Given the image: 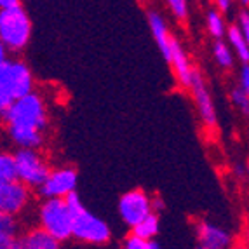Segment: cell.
<instances>
[{
	"label": "cell",
	"mask_w": 249,
	"mask_h": 249,
	"mask_svg": "<svg viewBox=\"0 0 249 249\" xmlns=\"http://www.w3.org/2000/svg\"><path fill=\"white\" fill-rule=\"evenodd\" d=\"M0 121L7 129L11 142L18 148H42L49 125V108L38 91L21 96L0 113Z\"/></svg>",
	"instance_id": "6da1fadb"
},
{
	"label": "cell",
	"mask_w": 249,
	"mask_h": 249,
	"mask_svg": "<svg viewBox=\"0 0 249 249\" xmlns=\"http://www.w3.org/2000/svg\"><path fill=\"white\" fill-rule=\"evenodd\" d=\"M67 202L71 209L73 225H71V239L82 244L103 246L112 239V229L100 216L92 214L86 206L77 192L67 197Z\"/></svg>",
	"instance_id": "7a4b0ae2"
},
{
	"label": "cell",
	"mask_w": 249,
	"mask_h": 249,
	"mask_svg": "<svg viewBox=\"0 0 249 249\" xmlns=\"http://www.w3.org/2000/svg\"><path fill=\"white\" fill-rule=\"evenodd\" d=\"M35 89V77L28 63L7 58L0 65V113L21 96Z\"/></svg>",
	"instance_id": "3957f363"
},
{
	"label": "cell",
	"mask_w": 249,
	"mask_h": 249,
	"mask_svg": "<svg viewBox=\"0 0 249 249\" xmlns=\"http://www.w3.org/2000/svg\"><path fill=\"white\" fill-rule=\"evenodd\" d=\"M32 40V19L23 5L0 9V42L9 54H21Z\"/></svg>",
	"instance_id": "277c9868"
},
{
	"label": "cell",
	"mask_w": 249,
	"mask_h": 249,
	"mask_svg": "<svg viewBox=\"0 0 249 249\" xmlns=\"http://www.w3.org/2000/svg\"><path fill=\"white\" fill-rule=\"evenodd\" d=\"M73 216L67 199H42L37 208V227L46 230L58 242L71 239Z\"/></svg>",
	"instance_id": "5b68a950"
},
{
	"label": "cell",
	"mask_w": 249,
	"mask_h": 249,
	"mask_svg": "<svg viewBox=\"0 0 249 249\" xmlns=\"http://www.w3.org/2000/svg\"><path fill=\"white\" fill-rule=\"evenodd\" d=\"M16 179L25 183L30 190H37L51 171L47 157L40 148H18L13 154Z\"/></svg>",
	"instance_id": "8992f818"
},
{
	"label": "cell",
	"mask_w": 249,
	"mask_h": 249,
	"mask_svg": "<svg viewBox=\"0 0 249 249\" xmlns=\"http://www.w3.org/2000/svg\"><path fill=\"white\" fill-rule=\"evenodd\" d=\"M79 173L71 166L51 167L49 175L37 188L42 199H67L70 194L77 192Z\"/></svg>",
	"instance_id": "52a82bcc"
},
{
	"label": "cell",
	"mask_w": 249,
	"mask_h": 249,
	"mask_svg": "<svg viewBox=\"0 0 249 249\" xmlns=\"http://www.w3.org/2000/svg\"><path fill=\"white\" fill-rule=\"evenodd\" d=\"M188 91L192 92V98H194V103H196L197 113H199L202 125L208 129L209 133H214L216 127H218V113H216V107L211 92H209L208 82H206L204 75L197 68L194 70V75H192Z\"/></svg>",
	"instance_id": "ba28073f"
},
{
	"label": "cell",
	"mask_w": 249,
	"mask_h": 249,
	"mask_svg": "<svg viewBox=\"0 0 249 249\" xmlns=\"http://www.w3.org/2000/svg\"><path fill=\"white\" fill-rule=\"evenodd\" d=\"M150 213H154L152 211V196L142 188H133L125 192L119 199V216L127 229H133L134 225L140 223Z\"/></svg>",
	"instance_id": "9c48e42d"
},
{
	"label": "cell",
	"mask_w": 249,
	"mask_h": 249,
	"mask_svg": "<svg viewBox=\"0 0 249 249\" xmlns=\"http://www.w3.org/2000/svg\"><path fill=\"white\" fill-rule=\"evenodd\" d=\"M32 197V190L18 179L0 183V213L18 218L28 209Z\"/></svg>",
	"instance_id": "30bf717a"
},
{
	"label": "cell",
	"mask_w": 249,
	"mask_h": 249,
	"mask_svg": "<svg viewBox=\"0 0 249 249\" xmlns=\"http://www.w3.org/2000/svg\"><path fill=\"white\" fill-rule=\"evenodd\" d=\"M196 235L199 241V248L204 249H230L235 242L230 230L206 218L196 221Z\"/></svg>",
	"instance_id": "8fae6325"
},
{
	"label": "cell",
	"mask_w": 249,
	"mask_h": 249,
	"mask_svg": "<svg viewBox=\"0 0 249 249\" xmlns=\"http://www.w3.org/2000/svg\"><path fill=\"white\" fill-rule=\"evenodd\" d=\"M167 65L173 68L175 77L179 86H181L183 89H188L196 67L192 65L190 58H188V53L185 51V47L181 46V42H179L175 35L171 38V53H169V61H167Z\"/></svg>",
	"instance_id": "7c38bea8"
},
{
	"label": "cell",
	"mask_w": 249,
	"mask_h": 249,
	"mask_svg": "<svg viewBox=\"0 0 249 249\" xmlns=\"http://www.w3.org/2000/svg\"><path fill=\"white\" fill-rule=\"evenodd\" d=\"M148 26L150 32H152V37H154L155 44H157L159 51L164 56L166 61H169V53H171V38H173V34H171L169 25H167L166 18L162 16L159 11H148Z\"/></svg>",
	"instance_id": "4fadbf2b"
},
{
	"label": "cell",
	"mask_w": 249,
	"mask_h": 249,
	"mask_svg": "<svg viewBox=\"0 0 249 249\" xmlns=\"http://www.w3.org/2000/svg\"><path fill=\"white\" fill-rule=\"evenodd\" d=\"M21 244L23 249H61V242H58L40 227H32L21 233Z\"/></svg>",
	"instance_id": "5bb4252c"
},
{
	"label": "cell",
	"mask_w": 249,
	"mask_h": 249,
	"mask_svg": "<svg viewBox=\"0 0 249 249\" xmlns=\"http://www.w3.org/2000/svg\"><path fill=\"white\" fill-rule=\"evenodd\" d=\"M225 37H227V44H229L230 49H232L233 54H235V58L241 59L242 65H248V61H249V38H246L244 35H242V32L237 28L235 25L227 26Z\"/></svg>",
	"instance_id": "9a60e30c"
},
{
	"label": "cell",
	"mask_w": 249,
	"mask_h": 249,
	"mask_svg": "<svg viewBox=\"0 0 249 249\" xmlns=\"http://www.w3.org/2000/svg\"><path fill=\"white\" fill-rule=\"evenodd\" d=\"M160 232V218L157 213H150L138 225L131 229V235L142 239V241H154Z\"/></svg>",
	"instance_id": "2e32d148"
},
{
	"label": "cell",
	"mask_w": 249,
	"mask_h": 249,
	"mask_svg": "<svg viewBox=\"0 0 249 249\" xmlns=\"http://www.w3.org/2000/svg\"><path fill=\"white\" fill-rule=\"evenodd\" d=\"M211 53H213V58H214L216 65H218L221 70H232L233 65H235V54H233V51L230 49V46L223 38L214 40Z\"/></svg>",
	"instance_id": "e0dca14e"
},
{
	"label": "cell",
	"mask_w": 249,
	"mask_h": 249,
	"mask_svg": "<svg viewBox=\"0 0 249 249\" xmlns=\"http://www.w3.org/2000/svg\"><path fill=\"white\" fill-rule=\"evenodd\" d=\"M227 21L221 13H218L216 9H209L208 14H206V30L208 34L211 35L214 40H220L225 37V32H227Z\"/></svg>",
	"instance_id": "ac0fdd59"
},
{
	"label": "cell",
	"mask_w": 249,
	"mask_h": 249,
	"mask_svg": "<svg viewBox=\"0 0 249 249\" xmlns=\"http://www.w3.org/2000/svg\"><path fill=\"white\" fill-rule=\"evenodd\" d=\"M171 16L178 23H187L190 16V0H164Z\"/></svg>",
	"instance_id": "d6986e66"
},
{
	"label": "cell",
	"mask_w": 249,
	"mask_h": 249,
	"mask_svg": "<svg viewBox=\"0 0 249 249\" xmlns=\"http://www.w3.org/2000/svg\"><path fill=\"white\" fill-rule=\"evenodd\" d=\"M11 179H16L13 152L0 150V183L11 181Z\"/></svg>",
	"instance_id": "ffe728a7"
},
{
	"label": "cell",
	"mask_w": 249,
	"mask_h": 249,
	"mask_svg": "<svg viewBox=\"0 0 249 249\" xmlns=\"http://www.w3.org/2000/svg\"><path fill=\"white\" fill-rule=\"evenodd\" d=\"M230 101L232 105L237 108V110H241V113L248 115L249 113V92L244 91L242 88L235 86V88L230 89Z\"/></svg>",
	"instance_id": "44dd1931"
},
{
	"label": "cell",
	"mask_w": 249,
	"mask_h": 249,
	"mask_svg": "<svg viewBox=\"0 0 249 249\" xmlns=\"http://www.w3.org/2000/svg\"><path fill=\"white\" fill-rule=\"evenodd\" d=\"M0 249H23L21 244V232H0Z\"/></svg>",
	"instance_id": "7402d4cb"
},
{
	"label": "cell",
	"mask_w": 249,
	"mask_h": 249,
	"mask_svg": "<svg viewBox=\"0 0 249 249\" xmlns=\"http://www.w3.org/2000/svg\"><path fill=\"white\" fill-rule=\"evenodd\" d=\"M124 249H162L155 241H142L138 237L129 235L124 242Z\"/></svg>",
	"instance_id": "603a6c76"
},
{
	"label": "cell",
	"mask_w": 249,
	"mask_h": 249,
	"mask_svg": "<svg viewBox=\"0 0 249 249\" xmlns=\"http://www.w3.org/2000/svg\"><path fill=\"white\" fill-rule=\"evenodd\" d=\"M21 225L19 220L14 218V216L9 214H2L0 213V232H13V233H19Z\"/></svg>",
	"instance_id": "cb8c5ba5"
},
{
	"label": "cell",
	"mask_w": 249,
	"mask_h": 249,
	"mask_svg": "<svg viewBox=\"0 0 249 249\" xmlns=\"http://www.w3.org/2000/svg\"><path fill=\"white\" fill-rule=\"evenodd\" d=\"M233 25L241 30L242 35H244L246 38H249V14H248V11H246V7H242L241 11H239L237 21L233 23Z\"/></svg>",
	"instance_id": "d4e9b609"
},
{
	"label": "cell",
	"mask_w": 249,
	"mask_h": 249,
	"mask_svg": "<svg viewBox=\"0 0 249 249\" xmlns=\"http://www.w3.org/2000/svg\"><path fill=\"white\" fill-rule=\"evenodd\" d=\"M237 86L249 92V68H248V65H242L241 67V71H239V75H237Z\"/></svg>",
	"instance_id": "484cf974"
},
{
	"label": "cell",
	"mask_w": 249,
	"mask_h": 249,
	"mask_svg": "<svg viewBox=\"0 0 249 249\" xmlns=\"http://www.w3.org/2000/svg\"><path fill=\"white\" fill-rule=\"evenodd\" d=\"M237 0H214V9L218 13H221L223 16L232 13L233 4H235Z\"/></svg>",
	"instance_id": "4316f807"
},
{
	"label": "cell",
	"mask_w": 249,
	"mask_h": 249,
	"mask_svg": "<svg viewBox=\"0 0 249 249\" xmlns=\"http://www.w3.org/2000/svg\"><path fill=\"white\" fill-rule=\"evenodd\" d=\"M162 209H164V202H162L160 197H152V211L159 214Z\"/></svg>",
	"instance_id": "83f0119b"
},
{
	"label": "cell",
	"mask_w": 249,
	"mask_h": 249,
	"mask_svg": "<svg viewBox=\"0 0 249 249\" xmlns=\"http://www.w3.org/2000/svg\"><path fill=\"white\" fill-rule=\"evenodd\" d=\"M21 0H0V9H7L14 7V5H19Z\"/></svg>",
	"instance_id": "f1b7e54d"
},
{
	"label": "cell",
	"mask_w": 249,
	"mask_h": 249,
	"mask_svg": "<svg viewBox=\"0 0 249 249\" xmlns=\"http://www.w3.org/2000/svg\"><path fill=\"white\" fill-rule=\"evenodd\" d=\"M9 58V53H7V49H5V46L0 42V65L5 61V59Z\"/></svg>",
	"instance_id": "f546056e"
},
{
	"label": "cell",
	"mask_w": 249,
	"mask_h": 249,
	"mask_svg": "<svg viewBox=\"0 0 249 249\" xmlns=\"http://www.w3.org/2000/svg\"><path fill=\"white\" fill-rule=\"evenodd\" d=\"M230 249H248V244L246 242H233V246Z\"/></svg>",
	"instance_id": "4dcf8cb0"
},
{
	"label": "cell",
	"mask_w": 249,
	"mask_h": 249,
	"mask_svg": "<svg viewBox=\"0 0 249 249\" xmlns=\"http://www.w3.org/2000/svg\"><path fill=\"white\" fill-rule=\"evenodd\" d=\"M237 2H239L242 7H248V5H249V0H237Z\"/></svg>",
	"instance_id": "1f68e13d"
},
{
	"label": "cell",
	"mask_w": 249,
	"mask_h": 249,
	"mask_svg": "<svg viewBox=\"0 0 249 249\" xmlns=\"http://www.w3.org/2000/svg\"><path fill=\"white\" fill-rule=\"evenodd\" d=\"M199 249H204V248H199Z\"/></svg>",
	"instance_id": "d6a6232c"
}]
</instances>
